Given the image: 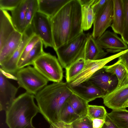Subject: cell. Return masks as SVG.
<instances>
[{"label":"cell","instance_id":"1","mask_svg":"<svg viewBox=\"0 0 128 128\" xmlns=\"http://www.w3.org/2000/svg\"><path fill=\"white\" fill-rule=\"evenodd\" d=\"M73 93L61 81L47 85L34 95L40 112L49 124L59 121L61 109Z\"/></svg>","mask_w":128,"mask_h":128},{"label":"cell","instance_id":"2","mask_svg":"<svg viewBox=\"0 0 128 128\" xmlns=\"http://www.w3.org/2000/svg\"><path fill=\"white\" fill-rule=\"evenodd\" d=\"M34 95L26 92L17 97L6 112V122L9 128H36L33 118L40 112Z\"/></svg>","mask_w":128,"mask_h":128},{"label":"cell","instance_id":"3","mask_svg":"<svg viewBox=\"0 0 128 128\" xmlns=\"http://www.w3.org/2000/svg\"><path fill=\"white\" fill-rule=\"evenodd\" d=\"M74 2V0H70L51 19L54 50L68 42Z\"/></svg>","mask_w":128,"mask_h":128},{"label":"cell","instance_id":"4","mask_svg":"<svg viewBox=\"0 0 128 128\" xmlns=\"http://www.w3.org/2000/svg\"><path fill=\"white\" fill-rule=\"evenodd\" d=\"M84 32L55 50L62 68H66L79 58H84V50L87 40Z\"/></svg>","mask_w":128,"mask_h":128},{"label":"cell","instance_id":"5","mask_svg":"<svg viewBox=\"0 0 128 128\" xmlns=\"http://www.w3.org/2000/svg\"><path fill=\"white\" fill-rule=\"evenodd\" d=\"M14 77L19 87L34 96L47 86L48 81L34 67L30 66L19 69Z\"/></svg>","mask_w":128,"mask_h":128},{"label":"cell","instance_id":"6","mask_svg":"<svg viewBox=\"0 0 128 128\" xmlns=\"http://www.w3.org/2000/svg\"><path fill=\"white\" fill-rule=\"evenodd\" d=\"M34 67L48 81L54 82L62 81V67L56 57L44 52L34 62Z\"/></svg>","mask_w":128,"mask_h":128},{"label":"cell","instance_id":"7","mask_svg":"<svg viewBox=\"0 0 128 128\" xmlns=\"http://www.w3.org/2000/svg\"><path fill=\"white\" fill-rule=\"evenodd\" d=\"M30 25L33 32L39 37L44 47H51L55 50L51 19L45 14L37 11Z\"/></svg>","mask_w":128,"mask_h":128},{"label":"cell","instance_id":"8","mask_svg":"<svg viewBox=\"0 0 128 128\" xmlns=\"http://www.w3.org/2000/svg\"><path fill=\"white\" fill-rule=\"evenodd\" d=\"M128 51V49L108 57L96 60H86L83 68L80 72L69 82L68 85L74 86L87 80L95 72L108 63L118 58Z\"/></svg>","mask_w":128,"mask_h":128},{"label":"cell","instance_id":"9","mask_svg":"<svg viewBox=\"0 0 128 128\" xmlns=\"http://www.w3.org/2000/svg\"><path fill=\"white\" fill-rule=\"evenodd\" d=\"M113 17L112 0H107L105 3L95 14L94 28L92 35L97 39L111 26Z\"/></svg>","mask_w":128,"mask_h":128},{"label":"cell","instance_id":"10","mask_svg":"<svg viewBox=\"0 0 128 128\" xmlns=\"http://www.w3.org/2000/svg\"><path fill=\"white\" fill-rule=\"evenodd\" d=\"M34 35L30 25L22 34V40L18 48L8 60L0 65V69L4 72L14 76L19 69L17 64L24 48Z\"/></svg>","mask_w":128,"mask_h":128},{"label":"cell","instance_id":"11","mask_svg":"<svg viewBox=\"0 0 128 128\" xmlns=\"http://www.w3.org/2000/svg\"><path fill=\"white\" fill-rule=\"evenodd\" d=\"M87 80L103 91L105 95L115 90L118 84L116 76L106 71L104 67L95 72Z\"/></svg>","mask_w":128,"mask_h":128},{"label":"cell","instance_id":"12","mask_svg":"<svg viewBox=\"0 0 128 128\" xmlns=\"http://www.w3.org/2000/svg\"><path fill=\"white\" fill-rule=\"evenodd\" d=\"M18 88L8 79L2 71L0 72V110L6 111L15 100Z\"/></svg>","mask_w":128,"mask_h":128},{"label":"cell","instance_id":"13","mask_svg":"<svg viewBox=\"0 0 128 128\" xmlns=\"http://www.w3.org/2000/svg\"><path fill=\"white\" fill-rule=\"evenodd\" d=\"M96 40L100 46L107 52L118 53L128 49V44L114 32L106 31Z\"/></svg>","mask_w":128,"mask_h":128},{"label":"cell","instance_id":"14","mask_svg":"<svg viewBox=\"0 0 128 128\" xmlns=\"http://www.w3.org/2000/svg\"><path fill=\"white\" fill-rule=\"evenodd\" d=\"M102 98L104 105L112 110L126 108L128 101V84L116 88Z\"/></svg>","mask_w":128,"mask_h":128},{"label":"cell","instance_id":"15","mask_svg":"<svg viewBox=\"0 0 128 128\" xmlns=\"http://www.w3.org/2000/svg\"><path fill=\"white\" fill-rule=\"evenodd\" d=\"M68 86L73 93L88 102L97 98H102L105 95L103 91L87 80L76 86Z\"/></svg>","mask_w":128,"mask_h":128},{"label":"cell","instance_id":"16","mask_svg":"<svg viewBox=\"0 0 128 128\" xmlns=\"http://www.w3.org/2000/svg\"><path fill=\"white\" fill-rule=\"evenodd\" d=\"M22 34L17 30L9 36L0 50V65L8 60L18 48L22 40Z\"/></svg>","mask_w":128,"mask_h":128},{"label":"cell","instance_id":"17","mask_svg":"<svg viewBox=\"0 0 128 128\" xmlns=\"http://www.w3.org/2000/svg\"><path fill=\"white\" fill-rule=\"evenodd\" d=\"M86 36L87 40L84 50L85 60H96L104 58L108 52L100 46L92 34L88 33Z\"/></svg>","mask_w":128,"mask_h":128},{"label":"cell","instance_id":"18","mask_svg":"<svg viewBox=\"0 0 128 128\" xmlns=\"http://www.w3.org/2000/svg\"><path fill=\"white\" fill-rule=\"evenodd\" d=\"M15 29L11 16L6 10L0 9V50Z\"/></svg>","mask_w":128,"mask_h":128},{"label":"cell","instance_id":"19","mask_svg":"<svg viewBox=\"0 0 128 128\" xmlns=\"http://www.w3.org/2000/svg\"><path fill=\"white\" fill-rule=\"evenodd\" d=\"M82 6L79 0H74L70 32L68 42L83 33Z\"/></svg>","mask_w":128,"mask_h":128},{"label":"cell","instance_id":"20","mask_svg":"<svg viewBox=\"0 0 128 128\" xmlns=\"http://www.w3.org/2000/svg\"><path fill=\"white\" fill-rule=\"evenodd\" d=\"M113 17L111 27L114 32L121 35L124 29V12L122 0H112Z\"/></svg>","mask_w":128,"mask_h":128},{"label":"cell","instance_id":"21","mask_svg":"<svg viewBox=\"0 0 128 128\" xmlns=\"http://www.w3.org/2000/svg\"><path fill=\"white\" fill-rule=\"evenodd\" d=\"M30 0H23L14 10L11 11L12 20L17 31L22 34L25 30L24 24L26 12Z\"/></svg>","mask_w":128,"mask_h":128},{"label":"cell","instance_id":"22","mask_svg":"<svg viewBox=\"0 0 128 128\" xmlns=\"http://www.w3.org/2000/svg\"><path fill=\"white\" fill-rule=\"evenodd\" d=\"M70 0H38V11L51 19Z\"/></svg>","mask_w":128,"mask_h":128},{"label":"cell","instance_id":"23","mask_svg":"<svg viewBox=\"0 0 128 128\" xmlns=\"http://www.w3.org/2000/svg\"><path fill=\"white\" fill-rule=\"evenodd\" d=\"M82 6V27L83 30L90 29L93 24L95 14L91 6L94 0H79Z\"/></svg>","mask_w":128,"mask_h":128},{"label":"cell","instance_id":"24","mask_svg":"<svg viewBox=\"0 0 128 128\" xmlns=\"http://www.w3.org/2000/svg\"><path fill=\"white\" fill-rule=\"evenodd\" d=\"M104 67L106 71L115 74L117 76L118 84L116 88L127 84L128 81V72L125 66L119 61L112 65L105 66Z\"/></svg>","mask_w":128,"mask_h":128},{"label":"cell","instance_id":"25","mask_svg":"<svg viewBox=\"0 0 128 128\" xmlns=\"http://www.w3.org/2000/svg\"><path fill=\"white\" fill-rule=\"evenodd\" d=\"M67 102L80 117L87 115L89 104L87 101L77 95L73 93Z\"/></svg>","mask_w":128,"mask_h":128},{"label":"cell","instance_id":"26","mask_svg":"<svg viewBox=\"0 0 128 128\" xmlns=\"http://www.w3.org/2000/svg\"><path fill=\"white\" fill-rule=\"evenodd\" d=\"M107 114L118 128H128V110L126 108L113 110Z\"/></svg>","mask_w":128,"mask_h":128},{"label":"cell","instance_id":"27","mask_svg":"<svg viewBox=\"0 0 128 128\" xmlns=\"http://www.w3.org/2000/svg\"><path fill=\"white\" fill-rule=\"evenodd\" d=\"M43 44L42 41L40 39L28 53L18 69L32 65L34 61L44 52L43 49Z\"/></svg>","mask_w":128,"mask_h":128},{"label":"cell","instance_id":"28","mask_svg":"<svg viewBox=\"0 0 128 128\" xmlns=\"http://www.w3.org/2000/svg\"><path fill=\"white\" fill-rule=\"evenodd\" d=\"M80 117L75 112L71 106L66 101L60 110L59 121L70 124Z\"/></svg>","mask_w":128,"mask_h":128},{"label":"cell","instance_id":"29","mask_svg":"<svg viewBox=\"0 0 128 128\" xmlns=\"http://www.w3.org/2000/svg\"><path fill=\"white\" fill-rule=\"evenodd\" d=\"M85 60L84 58H79L66 68V78L67 83L69 82L82 70Z\"/></svg>","mask_w":128,"mask_h":128},{"label":"cell","instance_id":"30","mask_svg":"<svg viewBox=\"0 0 128 128\" xmlns=\"http://www.w3.org/2000/svg\"><path fill=\"white\" fill-rule=\"evenodd\" d=\"M107 112L104 107L89 105L87 115L92 119H99L104 120Z\"/></svg>","mask_w":128,"mask_h":128},{"label":"cell","instance_id":"31","mask_svg":"<svg viewBox=\"0 0 128 128\" xmlns=\"http://www.w3.org/2000/svg\"><path fill=\"white\" fill-rule=\"evenodd\" d=\"M38 10V0H30L26 15L24 24L25 30L30 25L34 15Z\"/></svg>","mask_w":128,"mask_h":128},{"label":"cell","instance_id":"32","mask_svg":"<svg viewBox=\"0 0 128 128\" xmlns=\"http://www.w3.org/2000/svg\"><path fill=\"white\" fill-rule=\"evenodd\" d=\"M40 40L38 36L34 35L28 42L17 64L18 68L30 52L36 43Z\"/></svg>","mask_w":128,"mask_h":128},{"label":"cell","instance_id":"33","mask_svg":"<svg viewBox=\"0 0 128 128\" xmlns=\"http://www.w3.org/2000/svg\"><path fill=\"white\" fill-rule=\"evenodd\" d=\"M70 125L72 128H93L92 120L87 115L80 117Z\"/></svg>","mask_w":128,"mask_h":128},{"label":"cell","instance_id":"34","mask_svg":"<svg viewBox=\"0 0 128 128\" xmlns=\"http://www.w3.org/2000/svg\"><path fill=\"white\" fill-rule=\"evenodd\" d=\"M124 12V20L123 33L121 38L128 44V0H122Z\"/></svg>","mask_w":128,"mask_h":128},{"label":"cell","instance_id":"35","mask_svg":"<svg viewBox=\"0 0 128 128\" xmlns=\"http://www.w3.org/2000/svg\"><path fill=\"white\" fill-rule=\"evenodd\" d=\"M23 0H0V9L11 11L14 9Z\"/></svg>","mask_w":128,"mask_h":128},{"label":"cell","instance_id":"36","mask_svg":"<svg viewBox=\"0 0 128 128\" xmlns=\"http://www.w3.org/2000/svg\"><path fill=\"white\" fill-rule=\"evenodd\" d=\"M107 0H94L91 7L94 14L105 3Z\"/></svg>","mask_w":128,"mask_h":128},{"label":"cell","instance_id":"37","mask_svg":"<svg viewBox=\"0 0 128 128\" xmlns=\"http://www.w3.org/2000/svg\"><path fill=\"white\" fill-rule=\"evenodd\" d=\"M101 128H118L109 118L106 114L104 122Z\"/></svg>","mask_w":128,"mask_h":128},{"label":"cell","instance_id":"38","mask_svg":"<svg viewBox=\"0 0 128 128\" xmlns=\"http://www.w3.org/2000/svg\"><path fill=\"white\" fill-rule=\"evenodd\" d=\"M49 128H72L70 124L58 121L50 124Z\"/></svg>","mask_w":128,"mask_h":128},{"label":"cell","instance_id":"39","mask_svg":"<svg viewBox=\"0 0 128 128\" xmlns=\"http://www.w3.org/2000/svg\"><path fill=\"white\" fill-rule=\"evenodd\" d=\"M118 58V60L125 66L128 72V51Z\"/></svg>","mask_w":128,"mask_h":128},{"label":"cell","instance_id":"40","mask_svg":"<svg viewBox=\"0 0 128 128\" xmlns=\"http://www.w3.org/2000/svg\"><path fill=\"white\" fill-rule=\"evenodd\" d=\"M92 120L93 128H101L104 122V120L99 119Z\"/></svg>","mask_w":128,"mask_h":128},{"label":"cell","instance_id":"41","mask_svg":"<svg viewBox=\"0 0 128 128\" xmlns=\"http://www.w3.org/2000/svg\"><path fill=\"white\" fill-rule=\"evenodd\" d=\"M128 107V102L126 106V108Z\"/></svg>","mask_w":128,"mask_h":128},{"label":"cell","instance_id":"42","mask_svg":"<svg viewBox=\"0 0 128 128\" xmlns=\"http://www.w3.org/2000/svg\"><path fill=\"white\" fill-rule=\"evenodd\" d=\"M127 84H128V82H127Z\"/></svg>","mask_w":128,"mask_h":128}]
</instances>
